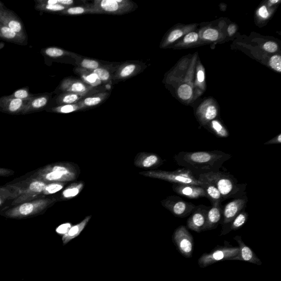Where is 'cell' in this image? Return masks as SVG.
<instances>
[{
    "label": "cell",
    "instance_id": "6da1fadb",
    "mask_svg": "<svg viewBox=\"0 0 281 281\" xmlns=\"http://www.w3.org/2000/svg\"><path fill=\"white\" fill-rule=\"evenodd\" d=\"M231 157V154L220 151L180 152L175 155L174 160L198 178L200 175L219 171Z\"/></svg>",
    "mask_w": 281,
    "mask_h": 281
},
{
    "label": "cell",
    "instance_id": "7a4b0ae2",
    "mask_svg": "<svg viewBox=\"0 0 281 281\" xmlns=\"http://www.w3.org/2000/svg\"><path fill=\"white\" fill-rule=\"evenodd\" d=\"M198 179L215 186L220 192L222 202L229 199L242 198L246 195V183H240L230 173L220 171L200 175Z\"/></svg>",
    "mask_w": 281,
    "mask_h": 281
},
{
    "label": "cell",
    "instance_id": "3957f363",
    "mask_svg": "<svg viewBox=\"0 0 281 281\" xmlns=\"http://www.w3.org/2000/svg\"><path fill=\"white\" fill-rule=\"evenodd\" d=\"M56 202L55 198H39L0 210V215L13 219H24L45 213Z\"/></svg>",
    "mask_w": 281,
    "mask_h": 281
},
{
    "label": "cell",
    "instance_id": "277c9868",
    "mask_svg": "<svg viewBox=\"0 0 281 281\" xmlns=\"http://www.w3.org/2000/svg\"><path fill=\"white\" fill-rule=\"evenodd\" d=\"M14 189L18 197L11 203V206L18 205L42 197V194L47 183L28 177L16 183H8Z\"/></svg>",
    "mask_w": 281,
    "mask_h": 281
},
{
    "label": "cell",
    "instance_id": "5b68a950",
    "mask_svg": "<svg viewBox=\"0 0 281 281\" xmlns=\"http://www.w3.org/2000/svg\"><path fill=\"white\" fill-rule=\"evenodd\" d=\"M140 174L151 178L164 180L174 184L192 185L203 187L205 183L198 179L191 172L185 168L174 171L150 170L141 172Z\"/></svg>",
    "mask_w": 281,
    "mask_h": 281
},
{
    "label": "cell",
    "instance_id": "8992f818",
    "mask_svg": "<svg viewBox=\"0 0 281 281\" xmlns=\"http://www.w3.org/2000/svg\"><path fill=\"white\" fill-rule=\"evenodd\" d=\"M239 252L238 247L223 246L217 248L209 253H205L200 257L198 263L201 268H205L218 261L232 260Z\"/></svg>",
    "mask_w": 281,
    "mask_h": 281
},
{
    "label": "cell",
    "instance_id": "52a82bcc",
    "mask_svg": "<svg viewBox=\"0 0 281 281\" xmlns=\"http://www.w3.org/2000/svg\"><path fill=\"white\" fill-rule=\"evenodd\" d=\"M162 204L175 216L184 218L190 216L196 205L187 202L178 196H170L163 200Z\"/></svg>",
    "mask_w": 281,
    "mask_h": 281
},
{
    "label": "cell",
    "instance_id": "ba28073f",
    "mask_svg": "<svg viewBox=\"0 0 281 281\" xmlns=\"http://www.w3.org/2000/svg\"><path fill=\"white\" fill-rule=\"evenodd\" d=\"M173 240L177 249L183 256L192 257L193 238L185 226H180L176 229L173 235Z\"/></svg>",
    "mask_w": 281,
    "mask_h": 281
},
{
    "label": "cell",
    "instance_id": "9c48e42d",
    "mask_svg": "<svg viewBox=\"0 0 281 281\" xmlns=\"http://www.w3.org/2000/svg\"><path fill=\"white\" fill-rule=\"evenodd\" d=\"M248 199L246 195L239 198L233 199L223 207L221 220L220 222L222 225L230 222L240 212L245 210Z\"/></svg>",
    "mask_w": 281,
    "mask_h": 281
},
{
    "label": "cell",
    "instance_id": "30bf717a",
    "mask_svg": "<svg viewBox=\"0 0 281 281\" xmlns=\"http://www.w3.org/2000/svg\"><path fill=\"white\" fill-rule=\"evenodd\" d=\"M0 24L7 26L21 36L28 38L24 22L13 11L0 8Z\"/></svg>",
    "mask_w": 281,
    "mask_h": 281
},
{
    "label": "cell",
    "instance_id": "8fae6325",
    "mask_svg": "<svg viewBox=\"0 0 281 281\" xmlns=\"http://www.w3.org/2000/svg\"><path fill=\"white\" fill-rule=\"evenodd\" d=\"M210 208V206L203 204L196 206L187 219V227L191 230L198 233L204 231L206 225L208 212Z\"/></svg>",
    "mask_w": 281,
    "mask_h": 281
},
{
    "label": "cell",
    "instance_id": "7c38bea8",
    "mask_svg": "<svg viewBox=\"0 0 281 281\" xmlns=\"http://www.w3.org/2000/svg\"><path fill=\"white\" fill-rule=\"evenodd\" d=\"M129 2L123 0H102L95 2L96 12L118 14L130 10Z\"/></svg>",
    "mask_w": 281,
    "mask_h": 281
},
{
    "label": "cell",
    "instance_id": "4fadbf2b",
    "mask_svg": "<svg viewBox=\"0 0 281 281\" xmlns=\"http://www.w3.org/2000/svg\"><path fill=\"white\" fill-rule=\"evenodd\" d=\"M28 102L12 98L10 96L0 97V112L10 115H21Z\"/></svg>",
    "mask_w": 281,
    "mask_h": 281
},
{
    "label": "cell",
    "instance_id": "5bb4252c",
    "mask_svg": "<svg viewBox=\"0 0 281 281\" xmlns=\"http://www.w3.org/2000/svg\"><path fill=\"white\" fill-rule=\"evenodd\" d=\"M51 98V93L36 94L29 101L21 115H27L45 110L48 107Z\"/></svg>",
    "mask_w": 281,
    "mask_h": 281
},
{
    "label": "cell",
    "instance_id": "9a60e30c",
    "mask_svg": "<svg viewBox=\"0 0 281 281\" xmlns=\"http://www.w3.org/2000/svg\"><path fill=\"white\" fill-rule=\"evenodd\" d=\"M173 191L177 194L191 199L206 197L204 188L199 186L192 185L174 184Z\"/></svg>",
    "mask_w": 281,
    "mask_h": 281
},
{
    "label": "cell",
    "instance_id": "2e32d148",
    "mask_svg": "<svg viewBox=\"0 0 281 281\" xmlns=\"http://www.w3.org/2000/svg\"><path fill=\"white\" fill-rule=\"evenodd\" d=\"M58 89L63 93H75L85 95L91 90V87L80 80L66 79L62 82Z\"/></svg>",
    "mask_w": 281,
    "mask_h": 281
},
{
    "label": "cell",
    "instance_id": "e0dca14e",
    "mask_svg": "<svg viewBox=\"0 0 281 281\" xmlns=\"http://www.w3.org/2000/svg\"><path fill=\"white\" fill-rule=\"evenodd\" d=\"M234 239L236 240L239 245V252L236 256L233 258L232 260H241L254 263V264L258 265H261L260 260L257 257L253 250L245 244L241 237L236 236L234 237Z\"/></svg>",
    "mask_w": 281,
    "mask_h": 281
},
{
    "label": "cell",
    "instance_id": "ac0fdd59",
    "mask_svg": "<svg viewBox=\"0 0 281 281\" xmlns=\"http://www.w3.org/2000/svg\"><path fill=\"white\" fill-rule=\"evenodd\" d=\"M135 164L142 168H157L163 164V160L158 155L150 153H141L135 158Z\"/></svg>",
    "mask_w": 281,
    "mask_h": 281
},
{
    "label": "cell",
    "instance_id": "d6986e66",
    "mask_svg": "<svg viewBox=\"0 0 281 281\" xmlns=\"http://www.w3.org/2000/svg\"><path fill=\"white\" fill-rule=\"evenodd\" d=\"M0 39L21 46L28 45V38L23 37L11 28L0 24Z\"/></svg>",
    "mask_w": 281,
    "mask_h": 281
},
{
    "label": "cell",
    "instance_id": "ffe728a7",
    "mask_svg": "<svg viewBox=\"0 0 281 281\" xmlns=\"http://www.w3.org/2000/svg\"><path fill=\"white\" fill-rule=\"evenodd\" d=\"M222 210L221 203H217L211 205L208 212L204 231L213 230L217 227L221 220Z\"/></svg>",
    "mask_w": 281,
    "mask_h": 281
},
{
    "label": "cell",
    "instance_id": "44dd1931",
    "mask_svg": "<svg viewBox=\"0 0 281 281\" xmlns=\"http://www.w3.org/2000/svg\"><path fill=\"white\" fill-rule=\"evenodd\" d=\"M248 219V214L245 210H243L227 224L222 225V229L220 236L225 235L232 231H236L241 228L247 221Z\"/></svg>",
    "mask_w": 281,
    "mask_h": 281
},
{
    "label": "cell",
    "instance_id": "7402d4cb",
    "mask_svg": "<svg viewBox=\"0 0 281 281\" xmlns=\"http://www.w3.org/2000/svg\"><path fill=\"white\" fill-rule=\"evenodd\" d=\"M91 218V216L86 217L82 221L76 225L72 226L70 230L63 236L62 241L64 245L67 244L70 242L71 240L77 237L83 231L86 226L88 225Z\"/></svg>",
    "mask_w": 281,
    "mask_h": 281
},
{
    "label": "cell",
    "instance_id": "603a6c76",
    "mask_svg": "<svg viewBox=\"0 0 281 281\" xmlns=\"http://www.w3.org/2000/svg\"><path fill=\"white\" fill-rule=\"evenodd\" d=\"M84 186L83 182L73 183L63 191L61 199L63 200H70L78 196Z\"/></svg>",
    "mask_w": 281,
    "mask_h": 281
},
{
    "label": "cell",
    "instance_id": "cb8c5ba5",
    "mask_svg": "<svg viewBox=\"0 0 281 281\" xmlns=\"http://www.w3.org/2000/svg\"><path fill=\"white\" fill-rule=\"evenodd\" d=\"M85 95L75 93H62L57 96L54 100L56 106L65 105H72L73 103L80 101Z\"/></svg>",
    "mask_w": 281,
    "mask_h": 281
},
{
    "label": "cell",
    "instance_id": "d4e9b609",
    "mask_svg": "<svg viewBox=\"0 0 281 281\" xmlns=\"http://www.w3.org/2000/svg\"><path fill=\"white\" fill-rule=\"evenodd\" d=\"M205 185L202 187L205 192L206 198L209 200L211 205L217 203H222L221 194L217 187L208 182H205Z\"/></svg>",
    "mask_w": 281,
    "mask_h": 281
},
{
    "label": "cell",
    "instance_id": "484cf974",
    "mask_svg": "<svg viewBox=\"0 0 281 281\" xmlns=\"http://www.w3.org/2000/svg\"><path fill=\"white\" fill-rule=\"evenodd\" d=\"M40 53L45 57V59L57 60L62 58L63 57L70 55V53H68L65 50L56 47L44 48Z\"/></svg>",
    "mask_w": 281,
    "mask_h": 281
},
{
    "label": "cell",
    "instance_id": "4316f807",
    "mask_svg": "<svg viewBox=\"0 0 281 281\" xmlns=\"http://www.w3.org/2000/svg\"><path fill=\"white\" fill-rule=\"evenodd\" d=\"M209 129L212 133L219 138L225 139L230 136L229 132L219 121L216 120H211L209 123Z\"/></svg>",
    "mask_w": 281,
    "mask_h": 281
},
{
    "label": "cell",
    "instance_id": "83f0119b",
    "mask_svg": "<svg viewBox=\"0 0 281 281\" xmlns=\"http://www.w3.org/2000/svg\"><path fill=\"white\" fill-rule=\"evenodd\" d=\"M17 197H18L17 193L8 184L0 187V208L7 201L9 200L13 201Z\"/></svg>",
    "mask_w": 281,
    "mask_h": 281
},
{
    "label": "cell",
    "instance_id": "f1b7e54d",
    "mask_svg": "<svg viewBox=\"0 0 281 281\" xmlns=\"http://www.w3.org/2000/svg\"><path fill=\"white\" fill-rule=\"evenodd\" d=\"M82 107L79 103L78 104L65 105L51 107L46 109V111L49 112L67 114L81 110Z\"/></svg>",
    "mask_w": 281,
    "mask_h": 281
},
{
    "label": "cell",
    "instance_id": "f546056e",
    "mask_svg": "<svg viewBox=\"0 0 281 281\" xmlns=\"http://www.w3.org/2000/svg\"><path fill=\"white\" fill-rule=\"evenodd\" d=\"M107 97V94H101L94 96H91L84 99L79 103L82 108L86 107H93L100 104Z\"/></svg>",
    "mask_w": 281,
    "mask_h": 281
},
{
    "label": "cell",
    "instance_id": "4dcf8cb0",
    "mask_svg": "<svg viewBox=\"0 0 281 281\" xmlns=\"http://www.w3.org/2000/svg\"><path fill=\"white\" fill-rule=\"evenodd\" d=\"M68 8L64 7V6L60 4L57 5H47V4H36L35 10L38 11H43V12L54 13H62Z\"/></svg>",
    "mask_w": 281,
    "mask_h": 281
},
{
    "label": "cell",
    "instance_id": "1f68e13d",
    "mask_svg": "<svg viewBox=\"0 0 281 281\" xmlns=\"http://www.w3.org/2000/svg\"><path fill=\"white\" fill-rule=\"evenodd\" d=\"M77 73L84 80V82L92 86H95L96 85H99L101 82L99 78L96 76V74L91 71L85 70V69H82V70H78Z\"/></svg>",
    "mask_w": 281,
    "mask_h": 281
},
{
    "label": "cell",
    "instance_id": "d6a6232c",
    "mask_svg": "<svg viewBox=\"0 0 281 281\" xmlns=\"http://www.w3.org/2000/svg\"><path fill=\"white\" fill-rule=\"evenodd\" d=\"M66 182H55L48 183L46 186L44 191L42 194V197H45V196L53 194L58 192L64 188Z\"/></svg>",
    "mask_w": 281,
    "mask_h": 281
},
{
    "label": "cell",
    "instance_id": "836d02e7",
    "mask_svg": "<svg viewBox=\"0 0 281 281\" xmlns=\"http://www.w3.org/2000/svg\"><path fill=\"white\" fill-rule=\"evenodd\" d=\"M35 95L30 93V88L27 87L17 90L13 94L10 95V97L22 100L30 101Z\"/></svg>",
    "mask_w": 281,
    "mask_h": 281
},
{
    "label": "cell",
    "instance_id": "e575fe53",
    "mask_svg": "<svg viewBox=\"0 0 281 281\" xmlns=\"http://www.w3.org/2000/svg\"><path fill=\"white\" fill-rule=\"evenodd\" d=\"M91 9H88L85 7H72L68 8L66 10L62 11V15H79L87 13H95L96 11L94 10H90Z\"/></svg>",
    "mask_w": 281,
    "mask_h": 281
},
{
    "label": "cell",
    "instance_id": "d590c367",
    "mask_svg": "<svg viewBox=\"0 0 281 281\" xmlns=\"http://www.w3.org/2000/svg\"><path fill=\"white\" fill-rule=\"evenodd\" d=\"M137 67L138 66L135 64H129L124 66L122 70L118 71L117 74L118 78L124 79L130 77L137 71Z\"/></svg>",
    "mask_w": 281,
    "mask_h": 281
},
{
    "label": "cell",
    "instance_id": "8d00e7d4",
    "mask_svg": "<svg viewBox=\"0 0 281 281\" xmlns=\"http://www.w3.org/2000/svg\"><path fill=\"white\" fill-rule=\"evenodd\" d=\"M91 71L96 74V76L99 78L100 81L103 82H108L112 77V73L111 72L105 68L100 67L96 69L95 70Z\"/></svg>",
    "mask_w": 281,
    "mask_h": 281
},
{
    "label": "cell",
    "instance_id": "74e56055",
    "mask_svg": "<svg viewBox=\"0 0 281 281\" xmlns=\"http://www.w3.org/2000/svg\"><path fill=\"white\" fill-rule=\"evenodd\" d=\"M202 120H204L205 123L214 120L217 116L216 108L214 106H209L206 108L204 113L201 114Z\"/></svg>",
    "mask_w": 281,
    "mask_h": 281
},
{
    "label": "cell",
    "instance_id": "f35d334b",
    "mask_svg": "<svg viewBox=\"0 0 281 281\" xmlns=\"http://www.w3.org/2000/svg\"><path fill=\"white\" fill-rule=\"evenodd\" d=\"M80 67L89 71H94L101 67L100 63L95 60L84 59L79 62Z\"/></svg>",
    "mask_w": 281,
    "mask_h": 281
},
{
    "label": "cell",
    "instance_id": "ab89813d",
    "mask_svg": "<svg viewBox=\"0 0 281 281\" xmlns=\"http://www.w3.org/2000/svg\"><path fill=\"white\" fill-rule=\"evenodd\" d=\"M178 95L181 99L187 100L192 96V89L190 86L187 84L182 85L179 88Z\"/></svg>",
    "mask_w": 281,
    "mask_h": 281
},
{
    "label": "cell",
    "instance_id": "60d3db41",
    "mask_svg": "<svg viewBox=\"0 0 281 281\" xmlns=\"http://www.w3.org/2000/svg\"><path fill=\"white\" fill-rule=\"evenodd\" d=\"M269 66L278 72H281V57L279 56L275 55L271 57L269 62Z\"/></svg>",
    "mask_w": 281,
    "mask_h": 281
},
{
    "label": "cell",
    "instance_id": "b9f144b4",
    "mask_svg": "<svg viewBox=\"0 0 281 281\" xmlns=\"http://www.w3.org/2000/svg\"><path fill=\"white\" fill-rule=\"evenodd\" d=\"M203 38L210 41H215L219 38V33L213 29H208L203 33Z\"/></svg>",
    "mask_w": 281,
    "mask_h": 281
},
{
    "label": "cell",
    "instance_id": "7bdbcfd3",
    "mask_svg": "<svg viewBox=\"0 0 281 281\" xmlns=\"http://www.w3.org/2000/svg\"><path fill=\"white\" fill-rule=\"evenodd\" d=\"M263 48L269 53H274L276 52L278 49L277 45L272 42L266 43L263 46Z\"/></svg>",
    "mask_w": 281,
    "mask_h": 281
},
{
    "label": "cell",
    "instance_id": "ee69618b",
    "mask_svg": "<svg viewBox=\"0 0 281 281\" xmlns=\"http://www.w3.org/2000/svg\"><path fill=\"white\" fill-rule=\"evenodd\" d=\"M198 39V34L195 32H191L186 36L184 40H183V42L186 44H191L197 42Z\"/></svg>",
    "mask_w": 281,
    "mask_h": 281
},
{
    "label": "cell",
    "instance_id": "f6af8a7d",
    "mask_svg": "<svg viewBox=\"0 0 281 281\" xmlns=\"http://www.w3.org/2000/svg\"><path fill=\"white\" fill-rule=\"evenodd\" d=\"M182 32L180 30H176L172 32L168 38V42L169 43L175 42L176 40L182 36Z\"/></svg>",
    "mask_w": 281,
    "mask_h": 281
},
{
    "label": "cell",
    "instance_id": "bcb514c9",
    "mask_svg": "<svg viewBox=\"0 0 281 281\" xmlns=\"http://www.w3.org/2000/svg\"><path fill=\"white\" fill-rule=\"evenodd\" d=\"M72 227L71 223H64L56 229V232L60 234L65 235L66 234L70 229Z\"/></svg>",
    "mask_w": 281,
    "mask_h": 281
},
{
    "label": "cell",
    "instance_id": "7dc6e473",
    "mask_svg": "<svg viewBox=\"0 0 281 281\" xmlns=\"http://www.w3.org/2000/svg\"><path fill=\"white\" fill-rule=\"evenodd\" d=\"M15 171L7 168H0V177H8L14 175Z\"/></svg>",
    "mask_w": 281,
    "mask_h": 281
},
{
    "label": "cell",
    "instance_id": "c3c4849f",
    "mask_svg": "<svg viewBox=\"0 0 281 281\" xmlns=\"http://www.w3.org/2000/svg\"><path fill=\"white\" fill-rule=\"evenodd\" d=\"M281 143V134H279L274 138L266 142L264 145L280 144Z\"/></svg>",
    "mask_w": 281,
    "mask_h": 281
},
{
    "label": "cell",
    "instance_id": "681fc988",
    "mask_svg": "<svg viewBox=\"0 0 281 281\" xmlns=\"http://www.w3.org/2000/svg\"><path fill=\"white\" fill-rule=\"evenodd\" d=\"M259 14L263 19H267L268 13L265 6H263L259 10Z\"/></svg>",
    "mask_w": 281,
    "mask_h": 281
},
{
    "label": "cell",
    "instance_id": "f907efd6",
    "mask_svg": "<svg viewBox=\"0 0 281 281\" xmlns=\"http://www.w3.org/2000/svg\"><path fill=\"white\" fill-rule=\"evenodd\" d=\"M59 3L60 5L67 8L73 4L74 1L73 0H59Z\"/></svg>",
    "mask_w": 281,
    "mask_h": 281
},
{
    "label": "cell",
    "instance_id": "816d5d0a",
    "mask_svg": "<svg viewBox=\"0 0 281 281\" xmlns=\"http://www.w3.org/2000/svg\"><path fill=\"white\" fill-rule=\"evenodd\" d=\"M237 30V28L234 25H231L229 26L227 29V32L230 36L233 35V34L236 33Z\"/></svg>",
    "mask_w": 281,
    "mask_h": 281
},
{
    "label": "cell",
    "instance_id": "f5cc1de1",
    "mask_svg": "<svg viewBox=\"0 0 281 281\" xmlns=\"http://www.w3.org/2000/svg\"><path fill=\"white\" fill-rule=\"evenodd\" d=\"M197 78L198 82L202 83L204 80V74L202 71H199L197 74Z\"/></svg>",
    "mask_w": 281,
    "mask_h": 281
},
{
    "label": "cell",
    "instance_id": "db71d44e",
    "mask_svg": "<svg viewBox=\"0 0 281 281\" xmlns=\"http://www.w3.org/2000/svg\"><path fill=\"white\" fill-rule=\"evenodd\" d=\"M0 8H6L5 4L2 2H0Z\"/></svg>",
    "mask_w": 281,
    "mask_h": 281
},
{
    "label": "cell",
    "instance_id": "11a10c76",
    "mask_svg": "<svg viewBox=\"0 0 281 281\" xmlns=\"http://www.w3.org/2000/svg\"><path fill=\"white\" fill-rule=\"evenodd\" d=\"M278 2H279V0H271V1H270V3L272 4H276Z\"/></svg>",
    "mask_w": 281,
    "mask_h": 281
}]
</instances>
